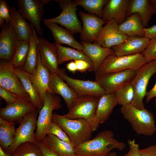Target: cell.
<instances>
[{"instance_id":"1","label":"cell","mask_w":156,"mask_h":156,"mask_svg":"<svg viewBox=\"0 0 156 156\" xmlns=\"http://www.w3.org/2000/svg\"><path fill=\"white\" fill-rule=\"evenodd\" d=\"M114 136L110 130L100 132L92 139L77 146V156H107L114 149L123 151L125 144L117 140Z\"/></svg>"},{"instance_id":"2","label":"cell","mask_w":156,"mask_h":156,"mask_svg":"<svg viewBox=\"0 0 156 156\" xmlns=\"http://www.w3.org/2000/svg\"><path fill=\"white\" fill-rule=\"evenodd\" d=\"M120 111L138 135L150 136L156 132L154 117L149 110L139 109L130 104L122 106Z\"/></svg>"},{"instance_id":"3","label":"cell","mask_w":156,"mask_h":156,"mask_svg":"<svg viewBox=\"0 0 156 156\" xmlns=\"http://www.w3.org/2000/svg\"><path fill=\"white\" fill-rule=\"evenodd\" d=\"M146 63L142 53L121 56L112 54L105 58L94 73L95 80L112 73L129 69L137 70Z\"/></svg>"},{"instance_id":"4","label":"cell","mask_w":156,"mask_h":156,"mask_svg":"<svg viewBox=\"0 0 156 156\" xmlns=\"http://www.w3.org/2000/svg\"><path fill=\"white\" fill-rule=\"evenodd\" d=\"M52 120L59 125L76 146L90 139L93 132L87 122L83 118H68L55 112Z\"/></svg>"},{"instance_id":"5","label":"cell","mask_w":156,"mask_h":156,"mask_svg":"<svg viewBox=\"0 0 156 156\" xmlns=\"http://www.w3.org/2000/svg\"><path fill=\"white\" fill-rule=\"evenodd\" d=\"M156 73V60L147 62L136 71L130 82L134 93L131 104L140 109H145L143 99L147 91V87L151 78Z\"/></svg>"},{"instance_id":"6","label":"cell","mask_w":156,"mask_h":156,"mask_svg":"<svg viewBox=\"0 0 156 156\" xmlns=\"http://www.w3.org/2000/svg\"><path fill=\"white\" fill-rule=\"evenodd\" d=\"M99 99L90 96H79L73 107L63 116L70 119H85L94 131L97 130L100 124L96 115Z\"/></svg>"},{"instance_id":"7","label":"cell","mask_w":156,"mask_h":156,"mask_svg":"<svg viewBox=\"0 0 156 156\" xmlns=\"http://www.w3.org/2000/svg\"><path fill=\"white\" fill-rule=\"evenodd\" d=\"M62 107L60 97L50 92H47L43 106L39 111L36 122V130L35 133L36 141H40L46 137L49 125L52 120L54 110Z\"/></svg>"},{"instance_id":"8","label":"cell","mask_w":156,"mask_h":156,"mask_svg":"<svg viewBox=\"0 0 156 156\" xmlns=\"http://www.w3.org/2000/svg\"><path fill=\"white\" fill-rule=\"evenodd\" d=\"M58 3L62 11L57 16L45 19L44 21L59 24L63 26L73 35L81 33L82 29L81 23L76 14L78 5L75 0H55Z\"/></svg>"},{"instance_id":"9","label":"cell","mask_w":156,"mask_h":156,"mask_svg":"<svg viewBox=\"0 0 156 156\" xmlns=\"http://www.w3.org/2000/svg\"><path fill=\"white\" fill-rule=\"evenodd\" d=\"M16 69L10 61L0 59V86L18 97L31 101L16 73Z\"/></svg>"},{"instance_id":"10","label":"cell","mask_w":156,"mask_h":156,"mask_svg":"<svg viewBox=\"0 0 156 156\" xmlns=\"http://www.w3.org/2000/svg\"><path fill=\"white\" fill-rule=\"evenodd\" d=\"M39 112L37 109L31 112L23 117L16 129L15 137L12 145L6 151L12 155L15 149L24 142H35L34 131L36 128L37 116Z\"/></svg>"},{"instance_id":"11","label":"cell","mask_w":156,"mask_h":156,"mask_svg":"<svg viewBox=\"0 0 156 156\" xmlns=\"http://www.w3.org/2000/svg\"><path fill=\"white\" fill-rule=\"evenodd\" d=\"M49 0H18V10L23 16L28 19L40 36L43 34L41 21L44 12V6Z\"/></svg>"},{"instance_id":"12","label":"cell","mask_w":156,"mask_h":156,"mask_svg":"<svg viewBox=\"0 0 156 156\" xmlns=\"http://www.w3.org/2000/svg\"><path fill=\"white\" fill-rule=\"evenodd\" d=\"M79 96H90L99 98L106 93L98 83L95 81L84 80L69 76L64 68H60L57 74Z\"/></svg>"},{"instance_id":"13","label":"cell","mask_w":156,"mask_h":156,"mask_svg":"<svg viewBox=\"0 0 156 156\" xmlns=\"http://www.w3.org/2000/svg\"><path fill=\"white\" fill-rule=\"evenodd\" d=\"M119 25L114 20L106 22L94 42L103 47L111 49L123 43L128 36L120 31Z\"/></svg>"},{"instance_id":"14","label":"cell","mask_w":156,"mask_h":156,"mask_svg":"<svg viewBox=\"0 0 156 156\" xmlns=\"http://www.w3.org/2000/svg\"><path fill=\"white\" fill-rule=\"evenodd\" d=\"M37 108L30 101L19 98L12 104L0 109V117L10 122H20L24 116Z\"/></svg>"},{"instance_id":"15","label":"cell","mask_w":156,"mask_h":156,"mask_svg":"<svg viewBox=\"0 0 156 156\" xmlns=\"http://www.w3.org/2000/svg\"><path fill=\"white\" fill-rule=\"evenodd\" d=\"M136 70L129 69L104 75L95 80L103 89L106 94L114 93L121 86L130 82Z\"/></svg>"},{"instance_id":"16","label":"cell","mask_w":156,"mask_h":156,"mask_svg":"<svg viewBox=\"0 0 156 156\" xmlns=\"http://www.w3.org/2000/svg\"><path fill=\"white\" fill-rule=\"evenodd\" d=\"M83 23L80 35L81 41L91 43L94 42L106 23L96 15L86 13L81 10L79 12Z\"/></svg>"},{"instance_id":"17","label":"cell","mask_w":156,"mask_h":156,"mask_svg":"<svg viewBox=\"0 0 156 156\" xmlns=\"http://www.w3.org/2000/svg\"><path fill=\"white\" fill-rule=\"evenodd\" d=\"M1 27L0 59L11 61L19 40L11 23Z\"/></svg>"},{"instance_id":"18","label":"cell","mask_w":156,"mask_h":156,"mask_svg":"<svg viewBox=\"0 0 156 156\" xmlns=\"http://www.w3.org/2000/svg\"><path fill=\"white\" fill-rule=\"evenodd\" d=\"M38 42L41 61L51 74H57L60 68L58 56L54 43L42 37H38Z\"/></svg>"},{"instance_id":"19","label":"cell","mask_w":156,"mask_h":156,"mask_svg":"<svg viewBox=\"0 0 156 156\" xmlns=\"http://www.w3.org/2000/svg\"><path fill=\"white\" fill-rule=\"evenodd\" d=\"M49 86L53 94L62 97L68 111L75 104L79 96L57 74H51Z\"/></svg>"},{"instance_id":"20","label":"cell","mask_w":156,"mask_h":156,"mask_svg":"<svg viewBox=\"0 0 156 156\" xmlns=\"http://www.w3.org/2000/svg\"><path fill=\"white\" fill-rule=\"evenodd\" d=\"M130 0H108L103 7L101 18L106 23L114 20L119 25L126 20Z\"/></svg>"},{"instance_id":"21","label":"cell","mask_w":156,"mask_h":156,"mask_svg":"<svg viewBox=\"0 0 156 156\" xmlns=\"http://www.w3.org/2000/svg\"><path fill=\"white\" fill-rule=\"evenodd\" d=\"M150 40L146 37L130 36L123 43L112 49L113 54L117 56L133 55L144 51Z\"/></svg>"},{"instance_id":"22","label":"cell","mask_w":156,"mask_h":156,"mask_svg":"<svg viewBox=\"0 0 156 156\" xmlns=\"http://www.w3.org/2000/svg\"><path fill=\"white\" fill-rule=\"evenodd\" d=\"M83 47V52L90 60L95 73L105 58L114 53L111 48L104 47L94 42L89 43L81 42Z\"/></svg>"},{"instance_id":"23","label":"cell","mask_w":156,"mask_h":156,"mask_svg":"<svg viewBox=\"0 0 156 156\" xmlns=\"http://www.w3.org/2000/svg\"><path fill=\"white\" fill-rule=\"evenodd\" d=\"M31 75L33 81L39 92L43 104L47 93V92H51L49 86L51 74L48 69L42 64L41 61L39 50L36 69L33 75Z\"/></svg>"},{"instance_id":"24","label":"cell","mask_w":156,"mask_h":156,"mask_svg":"<svg viewBox=\"0 0 156 156\" xmlns=\"http://www.w3.org/2000/svg\"><path fill=\"white\" fill-rule=\"evenodd\" d=\"M135 13L139 15L143 27L147 28L152 16L156 14V10L149 0H130L127 16Z\"/></svg>"},{"instance_id":"25","label":"cell","mask_w":156,"mask_h":156,"mask_svg":"<svg viewBox=\"0 0 156 156\" xmlns=\"http://www.w3.org/2000/svg\"><path fill=\"white\" fill-rule=\"evenodd\" d=\"M43 22L52 32L56 43L60 45L66 44L83 52V45L75 40L70 32L55 23L44 21Z\"/></svg>"},{"instance_id":"26","label":"cell","mask_w":156,"mask_h":156,"mask_svg":"<svg viewBox=\"0 0 156 156\" xmlns=\"http://www.w3.org/2000/svg\"><path fill=\"white\" fill-rule=\"evenodd\" d=\"M11 23L19 41H29L33 32V27L25 21L14 6L10 8Z\"/></svg>"},{"instance_id":"27","label":"cell","mask_w":156,"mask_h":156,"mask_svg":"<svg viewBox=\"0 0 156 156\" xmlns=\"http://www.w3.org/2000/svg\"><path fill=\"white\" fill-rule=\"evenodd\" d=\"M16 73L20 79L30 101L39 111L43 106L38 90L32 79L31 75L23 69H16Z\"/></svg>"},{"instance_id":"28","label":"cell","mask_w":156,"mask_h":156,"mask_svg":"<svg viewBox=\"0 0 156 156\" xmlns=\"http://www.w3.org/2000/svg\"><path fill=\"white\" fill-rule=\"evenodd\" d=\"M117 104L114 93L105 94L99 99L96 115L100 124L104 123L109 119L113 109Z\"/></svg>"},{"instance_id":"29","label":"cell","mask_w":156,"mask_h":156,"mask_svg":"<svg viewBox=\"0 0 156 156\" xmlns=\"http://www.w3.org/2000/svg\"><path fill=\"white\" fill-rule=\"evenodd\" d=\"M50 148L59 156H77V146L55 136L47 134L45 138Z\"/></svg>"},{"instance_id":"30","label":"cell","mask_w":156,"mask_h":156,"mask_svg":"<svg viewBox=\"0 0 156 156\" xmlns=\"http://www.w3.org/2000/svg\"><path fill=\"white\" fill-rule=\"evenodd\" d=\"M120 31L128 36H135L145 37L144 28L137 13L127 16L126 20L119 25Z\"/></svg>"},{"instance_id":"31","label":"cell","mask_w":156,"mask_h":156,"mask_svg":"<svg viewBox=\"0 0 156 156\" xmlns=\"http://www.w3.org/2000/svg\"><path fill=\"white\" fill-rule=\"evenodd\" d=\"M38 38L36 31L33 27V32L29 40L30 47L29 53L25 64L23 69L25 71L31 75L36 71L38 64L39 49Z\"/></svg>"},{"instance_id":"32","label":"cell","mask_w":156,"mask_h":156,"mask_svg":"<svg viewBox=\"0 0 156 156\" xmlns=\"http://www.w3.org/2000/svg\"><path fill=\"white\" fill-rule=\"evenodd\" d=\"M54 43L57 53L59 64H62L69 60H81L86 61L92 65L90 60L82 52L63 46L55 42Z\"/></svg>"},{"instance_id":"33","label":"cell","mask_w":156,"mask_h":156,"mask_svg":"<svg viewBox=\"0 0 156 156\" xmlns=\"http://www.w3.org/2000/svg\"><path fill=\"white\" fill-rule=\"evenodd\" d=\"M16 122L0 117V146L6 151L12 145L15 137Z\"/></svg>"},{"instance_id":"34","label":"cell","mask_w":156,"mask_h":156,"mask_svg":"<svg viewBox=\"0 0 156 156\" xmlns=\"http://www.w3.org/2000/svg\"><path fill=\"white\" fill-rule=\"evenodd\" d=\"M30 47L29 41H19L10 62L16 68L23 69Z\"/></svg>"},{"instance_id":"35","label":"cell","mask_w":156,"mask_h":156,"mask_svg":"<svg viewBox=\"0 0 156 156\" xmlns=\"http://www.w3.org/2000/svg\"><path fill=\"white\" fill-rule=\"evenodd\" d=\"M78 5L82 7L88 13L101 18L103 9L108 0H74Z\"/></svg>"},{"instance_id":"36","label":"cell","mask_w":156,"mask_h":156,"mask_svg":"<svg viewBox=\"0 0 156 156\" xmlns=\"http://www.w3.org/2000/svg\"><path fill=\"white\" fill-rule=\"evenodd\" d=\"M117 104L122 106L131 104L134 93L130 82L126 83L119 88L115 92Z\"/></svg>"},{"instance_id":"37","label":"cell","mask_w":156,"mask_h":156,"mask_svg":"<svg viewBox=\"0 0 156 156\" xmlns=\"http://www.w3.org/2000/svg\"><path fill=\"white\" fill-rule=\"evenodd\" d=\"M12 156H43L41 151L37 143L27 142L18 146L12 154Z\"/></svg>"},{"instance_id":"38","label":"cell","mask_w":156,"mask_h":156,"mask_svg":"<svg viewBox=\"0 0 156 156\" xmlns=\"http://www.w3.org/2000/svg\"><path fill=\"white\" fill-rule=\"evenodd\" d=\"M47 134L53 135L61 140L73 143L61 127L53 121L50 123L47 127Z\"/></svg>"},{"instance_id":"39","label":"cell","mask_w":156,"mask_h":156,"mask_svg":"<svg viewBox=\"0 0 156 156\" xmlns=\"http://www.w3.org/2000/svg\"><path fill=\"white\" fill-rule=\"evenodd\" d=\"M142 54L147 63L156 60V36L150 39Z\"/></svg>"},{"instance_id":"40","label":"cell","mask_w":156,"mask_h":156,"mask_svg":"<svg viewBox=\"0 0 156 156\" xmlns=\"http://www.w3.org/2000/svg\"><path fill=\"white\" fill-rule=\"evenodd\" d=\"M12 18L10 7L6 1L5 0H0V26H3L5 23L11 22Z\"/></svg>"},{"instance_id":"41","label":"cell","mask_w":156,"mask_h":156,"mask_svg":"<svg viewBox=\"0 0 156 156\" xmlns=\"http://www.w3.org/2000/svg\"><path fill=\"white\" fill-rule=\"evenodd\" d=\"M0 96L6 102L7 105H10L20 98L12 92L0 86Z\"/></svg>"},{"instance_id":"42","label":"cell","mask_w":156,"mask_h":156,"mask_svg":"<svg viewBox=\"0 0 156 156\" xmlns=\"http://www.w3.org/2000/svg\"><path fill=\"white\" fill-rule=\"evenodd\" d=\"M127 142L129 148V151L124 156H141L139 144L137 143L134 139H128Z\"/></svg>"},{"instance_id":"43","label":"cell","mask_w":156,"mask_h":156,"mask_svg":"<svg viewBox=\"0 0 156 156\" xmlns=\"http://www.w3.org/2000/svg\"><path fill=\"white\" fill-rule=\"evenodd\" d=\"M37 143L41 151L43 156H59L49 146L45 138L37 141Z\"/></svg>"},{"instance_id":"44","label":"cell","mask_w":156,"mask_h":156,"mask_svg":"<svg viewBox=\"0 0 156 156\" xmlns=\"http://www.w3.org/2000/svg\"><path fill=\"white\" fill-rule=\"evenodd\" d=\"M76 64L77 71L81 72L93 71V66L88 62L83 60H79L74 61Z\"/></svg>"},{"instance_id":"45","label":"cell","mask_w":156,"mask_h":156,"mask_svg":"<svg viewBox=\"0 0 156 156\" xmlns=\"http://www.w3.org/2000/svg\"><path fill=\"white\" fill-rule=\"evenodd\" d=\"M141 156H156V144L140 150Z\"/></svg>"},{"instance_id":"46","label":"cell","mask_w":156,"mask_h":156,"mask_svg":"<svg viewBox=\"0 0 156 156\" xmlns=\"http://www.w3.org/2000/svg\"><path fill=\"white\" fill-rule=\"evenodd\" d=\"M145 37L150 39L156 36V24L144 28Z\"/></svg>"},{"instance_id":"47","label":"cell","mask_w":156,"mask_h":156,"mask_svg":"<svg viewBox=\"0 0 156 156\" xmlns=\"http://www.w3.org/2000/svg\"><path fill=\"white\" fill-rule=\"evenodd\" d=\"M146 102H149L153 98L156 97V81L152 88L147 92L146 95Z\"/></svg>"},{"instance_id":"48","label":"cell","mask_w":156,"mask_h":156,"mask_svg":"<svg viewBox=\"0 0 156 156\" xmlns=\"http://www.w3.org/2000/svg\"><path fill=\"white\" fill-rule=\"evenodd\" d=\"M67 69L73 73H75L77 71L76 65L74 61H71L66 65Z\"/></svg>"},{"instance_id":"49","label":"cell","mask_w":156,"mask_h":156,"mask_svg":"<svg viewBox=\"0 0 156 156\" xmlns=\"http://www.w3.org/2000/svg\"><path fill=\"white\" fill-rule=\"evenodd\" d=\"M0 156H12L6 152L0 146Z\"/></svg>"},{"instance_id":"50","label":"cell","mask_w":156,"mask_h":156,"mask_svg":"<svg viewBox=\"0 0 156 156\" xmlns=\"http://www.w3.org/2000/svg\"><path fill=\"white\" fill-rule=\"evenodd\" d=\"M151 4L156 10V0H149Z\"/></svg>"},{"instance_id":"51","label":"cell","mask_w":156,"mask_h":156,"mask_svg":"<svg viewBox=\"0 0 156 156\" xmlns=\"http://www.w3.org/2000/svg\"><path fill=\"white\" fill-rule=\"evenodd\" d=\"M107 156H117V154L116 152H111Z\"/></svg>"},{"instance_id":"52","label":"cell","mask_w":156,"mask_h":156,"mask_svg":"<svg viewBox=\"0 0 156 156\" xmlns=\"http://www.w3.org/2000/svg\"><path fill=\"white\" fill-rule=\"evenodd\" d=\"M155 107L156 108V98L155 100Z\"/></svg>"}]
</instances>
